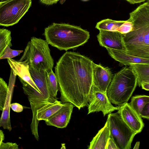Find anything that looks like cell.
I'll return each mask as SVG.
<instances>
[{
	"mask_svg": "<svg viewBox=\"0 0 149 149\" xmlns=\"http://www.w3.org/2000/svg\"><path fill=\"white\" fill-rule=\"evenodd\" d=\"M92 60L79 53L67 52L55 67L62 103L70 102L79 110L88 106L93 85Z\"/></svg>",
	"mask_w": 149,
	"mask_h": 149,
	"instance_id": "1",
	"label": "cell"
},
{
	"mask_svg": "<svg viewBox=\"0 0 149 149\" xmlns=\"http://www.w3.org/2000/svg\"><path fill=\"white\" fill-rule=\"evenodd\" d=\"M133 24L130 32L123 34L125 52L129 54L149 58V3H144L130 13Z\"/></svg>",
	"mask_w": 149,
	"mask_h": 149,
	"instance_id": "2",
	"label": "cell"
},
{
	"mask_svg": "<svg viewBox=\"0 0 149 149\" xmlns=\"http://www.w3.org/2000/svg\"><path fill=\"white\" fill-rule=\"evenodd\" d=\"M44 35L49 44L60 50L76 48L88 41L89 32L79 26L53 23L46 27Z\"/></svg>",
	"mask_w": 149,
	"mask_h": 149,
	"instance_id": "3",
	"label": "cell"
},
{
	"mask_svg": "<svg viewBox=\"0 0 149 149\" xmlns=\"http://www.w3.org/2000/svg\"><path fill=\"white\" fill-rule=\"evenodd\" d=\"M137 83V77L131 67L123 68L114 74L107 89L111 102L118 106L127 102Z\"/></svg>",
	"mask_w": 149,
	"mask_h": 149,
	"instance_id": "4",
	"label": "cell"
},
{
	"mask_svg": "<svg viewBox=\"0 0 149 149\" xmlns=\"http://www.w3.org/2000/svg\"><path fill=\"white\" fill-rule=\"evenodd\" d=\"M49 45L46 40L31 37L19 61H25L29 67L35 69L44 70L47 72L52 70L54 60L51 54Z\"/></svg>",
	"mask_w": 149,
	"mask_h": 149,
	"instance_id": "5",
	"label": "cell"
},
{
	"mask_svg": "<svg viewBox=\"0 0 149 149\" xmlns=\"http://www.w3.org/2000/svg\"><path fill=\"white\" fill-rule=\"evenodd\" d=\"M107 119L110 127V136L119 149H130L136 134L123 120L117 112L109 114Z\"/></svg>",
	"mask_w": 149,
	"mask_h": 149,
	"instance_id": "6",
	"label": "cell"
},
{
	"mask_svg": "<svg viewBox=\"0 0 149 149\" xmlns=\"http://www.w3.org/2000/svg\"><path fill=\"white\" fill-rule=\"evenodd\" d=\"M31 3V0H10L0 3V25L8 27L18 23Z\"/></svg>",
	"mask_w": 149,
	"mask_h": 149,
	"instance_id": "7",
	"label": "cell"
},
{
	"mask_svg": "<svg viewBox=\"0 0 149 149\" xmlns=\"http://www.w3.org/2000/svg\"><path fill=\"white\" fill-rule=\"evenodd\" d=\"M22 85L24 93L27 95L33 113L30 128L32 134L38 141L39 140L38 126L39 121L36 118L37 110L40 108L54 102L47 99L44 95L39 93L28 83L18 77Z\"/></svg>",
	"mask_w": 149,
	"mask_h": 149,
	"instance_id": "8",
	"label": "cell"
},
{
	"mask_svg": "<svg viewBox=\"0 0 149 149\" xmlns=\"http://www.w3.org/2000/svg\"><path fill=\"white\" fill-rule=\"evenodd\" d=\"M88 114L101 111L104 116L118 110V107L111 104L107 93L103 92L93 86L88 105Z\"/></svg>",
	"mask_w": 149,
	"mask_h": 149,
	"instance_id": "9",
	"label": "cell"
},
{
	"mask_svg": "<svg viewBox=\"0 0 149 149\" xmlns=\"http://www.w3.org/2000/svg\"><path fill=\"white\" fill-rule=\"evenodd\" d=\"M118 113L123 120L136 134L140 133L144 126L141 117L127 102L118 106Z\"/></svg>",
	"mask_w": 149,
	"mask_h": 149,
	"instance_id": "10",
	"label": "cell"
},
{
	"mask_svg": "<svg viewBox=\"0 0 149 149\" xmlns=\"http://www.w3.org/2000/svg\"><path fill=\"white\" fill-rule=\"evenodd\" d=\"M99 31L97 36L100 46L106 48L126 51L123 34L118 31Z\"/></svg>",
	"mask_w": 149,
	"mask_h": 149,
	"instance_id": "11",
	"label": "cell"
},
{
	"mask_svg": "<svg viewBox=\"0 0 149 149\" xmlns=\"http://www.w3.org/2000/svg\"><path fill=\"white\" fill-rule=\"evenodd\" d=\"M93 86L100 91L107 93L108 87L113 77L110 69L100 64L93 65Z\"/></svg>",
	"mask_w": 149,
	"mask_h": 149,
	"instance_id": "12",
	"label": "cell"
},
{
	"mask_svg": "<svg viewBox=\"0 0 149 149\" xmlns=\"http://www.w3.org/2000/svg\"><path fill=\"white\" fill-rule=\"evenodd\" d=\"M74 106L70 102L64 103L61 108L45 121L46 124L58 128L66 127L69 122Z\"/></svg>",
	"mask_w": 149,
	"mask_h": 149,
	"instance_id": "13",
	"label": "cell"
},
{
	"mask_svg": "<svg viewBox=\"0 0 149 149\" xmlns=\"http://www.w3.org/2000/svg\"><path fill=\"white\" fill-rule=\"evenodd\" d=\"M7 61L11 68V71L14 74L17 75L41 93L32 78L29 71V66L26 62L17 61L12 58H8Z\"/></svg>",
	"mask_w": 149,
	"mask_h": 149,
	"instance_id": "14",
	"label": "cell"
},
{
	"mask_svg": "<svg viewBox=\"0 0 149 149\" xmlns=\"http://www.w3.org/2000/svg\"><path fill=\"white\" fill-rule=\"evenodd\" d=\"M29 71L35 84L46 99L53 102L57 100L53 97L50 93L47 72L44 70H37L30 67Z\"/></svg>",
	"mask_w": 149,
	"mask_h": 149,
	"instance_id": "15",
	"label": "cell"
},
{
	"mask_svg": "<svg viewBox=\"0 0 149 149\" xmlns=\"http://www.w3.org/2000/svg\"><path fill=\"white\" fill-rule=\"evenodd\" d=\"M109 55L120 63L121 65H129L134 64H149V58L136 56L128 54L123 50L107 48Z\"/></svg>",
	"mask_w": 149,
	"mask_h": 149,
	"instance_id": "16",
	"label": "cell"
},
{
	"mask_svg": "<svg viewBox=\"0 0 149 149\" xmlns=\"http://www.w3.org/2000/svg\"><path fill=\"white\" fill-rule=\"evenodd\" d=\"M110 135L109 123L107 119L104 127L98 131L90 142L88 149H105L107 143Z\"/></svg>",
	"mask_w": 149,
	"mask_h": 149,
	"instance_id": "17",
	"label": "cell"
},
{
	"mask_svg": "<svg viewBox=\"0 0 149 149\" xmlns=\"http://www.w3.org/2000/svg\"><path fill=\"white\" fill-rule=\"evenodd\" d=\"M64 104L56 100L40 108L37 111V119L39 121H45L61 108Z\"/></svg>",
	"mask_w": 149,
	"mask_h": 149,
	"instance_id": "18",
	"label": "cell"
},
{
	"mask_svg": "<svg viewBox=\"0 0 149 149\" xmlns=\"http://www.w3.org/2000/svg\"><path fill=\"white\" fill-rule=\"evenodd\" d=\"M130 66L137 77L138 86H141L142 84L149 81V64H134Z\"/></svg>",
	"mask_w": 149,
	"mask_h": 149,
	"instance_id": "19",
	"label": "cell"
},
{
	"mask_svg": "<svg viewBox=\"0 0 149 149\" xmlns=\"http://www.w3.org/2000/svg\"><path fill=\"white\" fill-rule=\"evenodd\" d=\"M125 21H117L109 19H103L97 22L95 28L99 30L118 31V30Z\"/></svg>",
	"mask_w": 149,
	"mask_h": 149,
	"instance_id": "20",
	"label": "cell"
},
{
	"mask_svg": "<svg viewBox=\"0 0 149 149\" xmlns=\"http://www.w3.org/2000/svg\"><path fill=\"white\" fill-rule=\"evenodd\" d=\"M9 92L8 91L4 108L2 111L0 120V126L3 127L4 129H7L10 131L12 130L10 117L11 96Z\"/></svg>",
	"mask_w": 149,
	"mask_h": 149,
	"instance_id": "21",
	"label": "cell"
},
{
	"mask_svg": "<svg viewBox=\"0 0 149 149\" xmlns=\"http://www.w3.org/2000/svg\"><path fill=\"white\" fill-rule=\"evenodd\" d=\"M149 102V96L140 95L132 97L129 104L134 110L140 116L144 107Z\"/></svg>",
	"mask_w": 149,
	"mask_h": 149,
	"instance_id": "22",
	"label": "cell"
},
{
	"mask_svg": "<svg viewBox=\"0 0 149 149\" xmlns=\"http://www.w3.org/2000/svg\"><path fill=\"white\" fill-rule=\"evenodd\" d=\"M11 31L4 28L0 29V56H1L6 48L12 47Z\"/></svg>",
	"mask_w": 149,
	"mask_h": 149,
	"instance_id": "23",
	"label": "cell"
},
{
	"mask_svg": "<svg viewBox=\"0 0 149 149\" xmlns=\"http://www.w3.org/2000/svg\"><path fill=\"white\" fill-rule=\"evenodd\" d=\"M47 72L48 83L50 93L53 97L57 99V93L59 90L57 78L52 70Z\"/></svg>",
	"mask_w": 149,
	"mask_h": 149,
	"instance_id": "24",
	"label": "cell"
},
{
	"mask_svg": "<svg viewBox=\"0 0 149 149\" xmlns=\"http://www.w3.org/2000/svg\"><path fill=\"white\" fill-rule=\"evenodd\" d=\"M9 87L7 84L1 78H0V110L2 111L4 108L8 94Z\"/></svg>",
	"mask_w": 149,
	"mask_h": 149,
	"instance_id": "25",
	"label": "cell"
},
{
	"mask_svg": "<svg viewBox=\"0 0 149 149\" xmlns=\"http://www.w3.org/2000/svg\"><path fill=\"white\" fill-rule=\"evenodd\" d=\"M23 52L22 50H16L11 49L9 46H7L5 49L2 55L0 56V59L12 58L19 55Z\"/></svg>",
	"mask_w": 149,
	"mask_h": 149,
	"instance_id": "26",
	"label": "cell"
},
{
	"mask_svg": "<svg viewBox=\"0 0 149 149\" xmlns=\"http://www.w3.org/2000/svg\"><path fill=\"white\" fill-rule=\"evenodd\" d=\"M133 29L132 23L128 19L121 25L118 31L122 34H125L130 32Z\"/></svg>",
	"mask_w": 149,
	"mask_h": 149,
	"instance_id": "27",
	"label": "cell"
},
{
	"mask_svg": "<svg viewBox=\"0 0 149 149\" xmlns=\"http://www.w3.org/2000/svg\"><path fill=\"white\" fill-rule=\"evenodd\" d=\"M18 145L16 143L7 142L0 143V149H18Z\"/></svg>",
	"mask_w": 149,
	"mask_h": 149,
	"instance_id": "28",
	"label": "cell"
},
{
	"mask_svg": "<svg viewBox=\"0 0 149 149\" xmlns=\"http://www.w3.org/2000/svg\"><path fill=\"white\" fill-rule=\"evenodd\" d=\"M119 149L113 139L111 136L109 138L107 143L105 149Z\"/></svg>",
	"mask_w": 149,
	"mask_h": 149,
	"instance_id": "29",
	"label": "cell"
},
{
	"mask_svg": "<svg viewBox=\"0 0 149 149\" xmlns=\"http://www.w3.org/2000/svg\"><path fill=\"white\" fill-rule=\"evenodd\" d=\"M140 116L141 118L149 119V102L144 107Z\"/></svg>",
	"mask_w": 149,
	"mask_h": 149,
	"instance_id": "30",
	"label": "cell"
},
{
	"mask_svg": "<svg viewBox=\"0 0 149 149\" xmlns=\"http://www.w3.org/2000/svg\"><path fill=\"white\" fill-rule=\"evenodd\" d=\"M10 107L13 111L17 113L21 112L23 110L22 105L17 103H14L11 104Z\"/></svg>",
	"mask_w": 149,
	"mask_h": 149,
	"instance_id": "31",
	"label": "cell"
},
{
	"mask_svg": "<svg viewBox=\"0 0 149 149\" xmlns=\"http://www.w3.org/2000/svg\"><path fill=\"white\" fill-rule=\"evenodd\" d=\"M59 0H40L42 3L47 5L56 3Z\"/></svg>",
	"mask_w": 149,
	"mask_h": 149,
	"instance_id": "32",
	"label": "cell"
},
{
	"mask_svg": "<svg viewBox=\"0 0 149 149\" xmlns=\"http://www.w3.org/2000/svg\"><path fill=\"white\" fill-rule=\"evenodd\" d=\"M141 86L143 89L149 91V81L142 84Z\"/></svg>",
	"mask_w": 149,
	"mask_h": 149,
	"instance_id": "33",
	"label": "cell"
},
{
	"mask_svg": "<svg viewBox=\"0 0 149 149\" xmlns=\"http://www.w3.org/2000/svg\"><path fill=\"white\" fill-rule=\"evenodd\" d=\"M131 4L139 3L144 2L146 0H125Z\"/></svg>",
	"mask_w": 149,
	"mask_h": 149,
	"instance_id": "34",
	"label": "cell"
},
{
	"mask_svg": "<svg viewBox=\"0 0 149 149\" xmlns=\"http://www.w3.org/2000/svg\"><path fill=\"white\" fill-rule=\"evenodd\" d=\"M5 139V136L3 131L0 130V143H1Z\"/></svg>",
	"mask_w": 149,
	"mask_h": 149,
	"instance_id": "35",
	"label": "cell"
},
{
	"mask_svg": "<svg viewBox=\"0 0 149 149\" xmlns=\"http://www.w3.org/2000/svg\"><path fill=\"white\" fill-rule=\"evenodd\" d=\"M140 142L139 141L137 142L135 144L134 149H138L139 147Z\"/></svg>",
	"mask_w": 149,
	"mask_h": 149,
	"instance_id": "36",
	"label": "cell"
},
{
	"mask_svg": "<svg viewBox=\"0 0 149 149\" xmlns=\"http://www.w3.org/2000/svg\"><path fill=\"white\" fill-rule=\"evenodd\" d=\"M61 149H65V145L64 143H62L61 144Z\"/></svg>",
	"mask_w": 149,
	"mask_h": 149,
	"instance_id": "37",
	"label": "cell"
},
{
	"mask_svg": "<svg viewBox=\"0 0 149 149\" xmlns=\"http://www.w3.org/2000/svg\"><path fill=\"white\" fill-rule=\"evenodd\" d=\"M66 0H60V3L61 4H63L66 1Z\"/></svg>",
	"mask_w": 149,
	"mask_h": 149,
	"instance_id": "38",
	"label": "cell"
},
{
	"mask_svg": "<svg viewBox=\"0 0 149 149\" xmlns=\"http://www.w3.org/2000/svg\"><path fill=\"white\" fill-rule=\"evenodd\" d=\"M10 0H0V3H3Z\"/></svg>",
	"mask_w": 149,
	"mask_h": 149,
	"instance_id": "39",
	"label": "cell"
},
{
	"mask_svg": "<svg viewBox=\"0 0 149 149\" xmlns=\"http://www.w3.org/2000/svg\"><path fill=\"white\" fill-rule=\"evenodd\" d=\"M149 3V0H146Z\"/></svg>",
	"mask_w": 149,
	"mask_h": 149,
	"instance_id": "40",
	"label": "cell"
},
{
	"mask_svg": "<svg viewBox=\"0 0 149 149\" xmlns=\"http://www.w3.org/2000/svg\"><path fill=\"white\" fill-rule=\"evenodd\" d=\"M83 1H88V0H82Z\"/></svg>",
	"mask_w": 149,
	"mask_h": 149,
	"instance_id": "41",
	"label": "cell"
},
{
	"mask_svg": "<svg viewBox=\"0 0 149 149\" xmlns=\"http://www.w3.org/2000/svg\"></svg>",
	"mask_w": 149,
	"mask_h": 149,
	"instance_id": "42",
	"label": "cell"
}]
</instances>
